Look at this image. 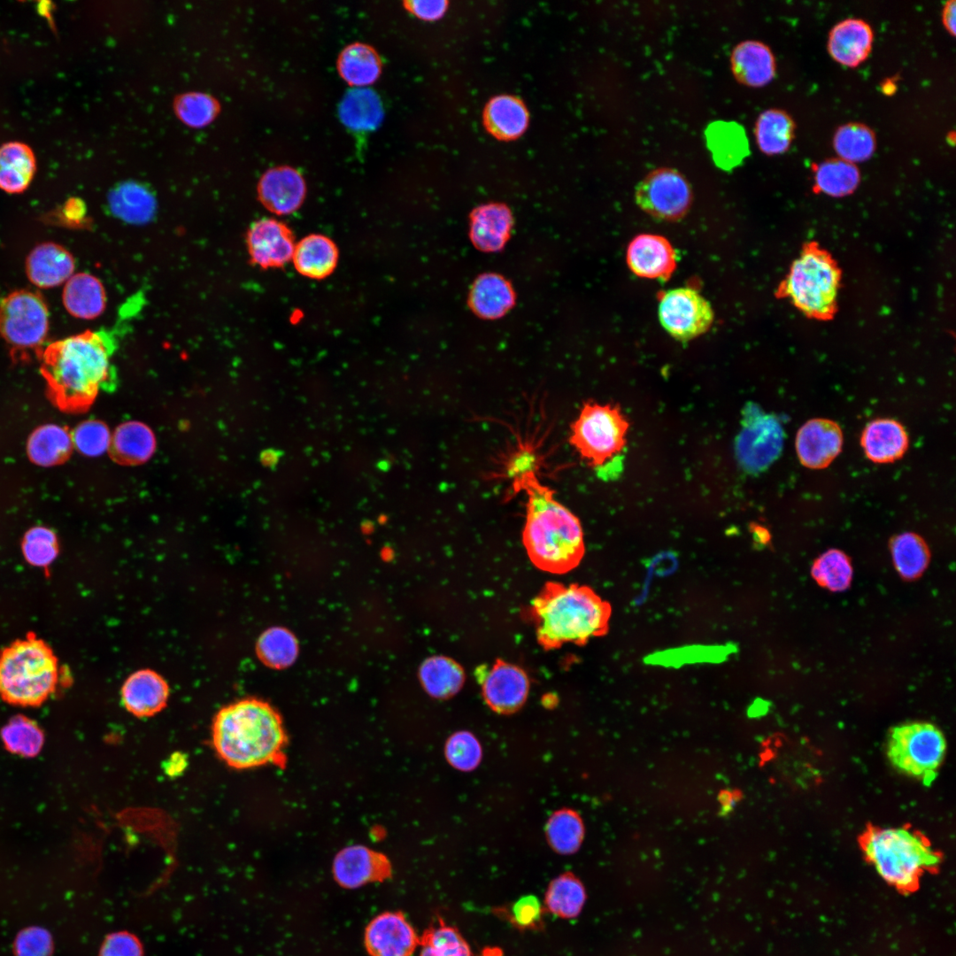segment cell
<instances>
[{
	"label": "cell",
	"instance_id": "cell-1",
	"mask_svg": "<svg viewBox=\"0 0 956 956\" xmlns=\"http://www.w3.org/2000/svg\"><path fill=\"white\" fill-rule=\"evenodd\" d=\"M512 477L513 490L527 495L522 542L531 562L551 574H562L576 567L584 554L577 516L557 500L551 488L540 482L535 468Z\"/></svg>",
	"mask_w": 956,
	"mask_h": 956
},
{
	"label": "cell",
	"instance_id": "cell-2",
	"mask_svg": "<svg viewBox=\"0 0 956 956\" xmlns=\"http://www.w3.org/2000/svg\"><path fill=\"white\" fill-rule=\"evenodd\" d=\"M113 340L106 332L85 331L48 345L41 372L51 401L62 411L85 410L113 375Z\"/></svg>",
	"mask_w": 956,
	"mask_h": 956
},
{
	"label": "cell",
	"instance_id": "cell-3",
	"mask_svg": "<svg viewBox=\"0 0 956 956\" xmlns=\"http://www.w3.org/2000/svg\"><path fill=\"white\" fill-rule=\"evenodd\" d=\"M215 752L228 767L248 769L275 760L286 743L279 713L256 698L222 707L212 727Z\"/></svg>",
	"mask_w": 956,
	"mask_h": 956
},
{
	"label": "cell",
	"instance_id": "cell-4",
	"mask_svg": "<svg viewBox=\"0 0 956 956\" xmlns=\"http://www.w3.org/2000/svg\"><path fill=\"white\" fill-rule=\"evenodd\" d=\"M610 606L590 587L547 582L532 600L538 644L546 651L570 642L578 645L607 630Z\"/></svg>",
	"mask_w": 956,
	"mask_h": 956
},
{
	"label": "cell",
	"instance_id": "cell-5",
	"mask_svg": "<svg viewBox=\"0 0 956 956\" xmlns=\"http://www.w3.org/2000/svg\"><path fill=\"white\" fill-rule=\"evenodd\" d=\"M859 842L880 877L905 892L914 891L923 874L941 862L928 839L907 829L870 827Z\"/></svg>",
	"mask_w": 956,
	"mask_h": 956
},
{
	"label": "cell",
	"instance_id": "cell-6",
	"mask_svg": "<svg viewBox=\"0 0 956 956\" xmlns=\"http://www.w3.org/2000/svg\"><path fill=\"white\" fill-rule=\"evenodd\" d=\"M57 660L41 640L28 638L7 648L0 657V695L11 703L35 705L54 690Z\"/></svg>",
	"mask_w": 956,
	"mask_h": 956
},
{
	"label": "cell",
	"instance_id": "cell-7",
	"mask_svg": "<svg viewBox=\"0 0 956 956\" xmlns=\"http://www.w3.org/2000/svg\"><path fill=\"white\" fill-rule=\"evenodd\" d=\"M887 756L900 772L929 786L937 775L946 751L944 734L929 722H911L892 728Z\"/></svg>",
	"mask_w": 956,
	"mask_h": 956
},
{
	"label": "cell",
	"instance_id": "cell-8",
	"mask_svg": "<svg viewBox=\"0 0 956 956\" xmlns=\"http://www.w3.org/2000/svg\"><path fill=\"white\" fill-rule=\"evenodd\" d=\"M838 281V270L830 257L817 248H808L793 263L785 291L801 311L827 318L835 309Z\"/></svg>",
	"mask_w": 956,
	"mask_h": 956
},
{
	"label": "cell",
	"instance_id": "cell-9",
	"mask_svg": "<svg viewBox=\"0 0 956 956\" xmlns=\"http://www.w3.org/2000/svg\"><path fill=\"white\" fill-rule=\"evenodd\" d=\"M628 428L618 406L587 402L571 425L569 443L589 466L599 467L625 446Z\"/></svg>",
	"mask_w": 956,
	"mask_h": 956
},
{
	"label": "cell",
	"instance_id": "cell-10",
	"mask_svg": "<svg viewBox=\"0 0 956 956\" xmlns=\"http://www.w3.org/2000/svg\"><path fill=\"white\" fill-rule=\"evenodd\" d=\"M49 329V312L35 292L17 290L0 302V335L14 349L39 347Z\"/></svg>",
	"mask_w": 956,
	"mask_h": 956
},
{
	"label": "cell",
	"instance_id": "cell-11",
	"mask_svg": "<svg viewBox=\"0 0 956 956\" xmlns=\"http://www.w3.org/2000/svg\"><path fill=\"white\" fill-rule=\"evenodd\" d=\"M635 198L637 205L654 218L675 220L688 211L692 191L679 171L660 167L650 172L638 183Z\"/></svg>",
	"mask_w": 956,
	"mask_h": 956
},
{
	"label": "cell",
	"instance_id": "cell-12",
	"mask_svg": "<svg viewBox=\"0 0 956 956\" xmlns=\"http://www.w3.org/2000/svg\"><path fill=\"white\" fill-rule=\"evenodd\" d=\"M783 438V429L776 417L763 412L755 405H747L736 440L740 463L750 472L764 470L778 458Z\"/></svg>",
	"mask_w": 956,
	"mask_h": 956
},
{
	"label": "cell",
	"instance_id": "cell-13",
	"mask_svg": "<svg viewBox=\"0 0 956 956\" xmlns=\"http://www.w3.org/2000/svg\"><path fill=\"white\" fill-rule=\"evenodd\" d=\"M663 328L678 340H690L711 326L713 312L709 303L696 290L677 288L666 292L659 305Z\"/></svg>",
	"mask_w": 956,
	"mask_h": 956
},
{
	"label": "cell",
	"instance_id": "cell-14",
	"mask_svg": "<svg viewBox=\"0 0 956 956\" xmlns=\"http://www.w3.org/2000/svg\"><path fill=\"white\" fill-rule=\"evenodd\" d=\"M482 697L487 705L498 713H512L525 703L529 681L525 671L518 666L497 659L487 671L477 672Z\"/></svg>",
	"mask_w": 956,
	"mask_h": 956
},
{
	"label": "cell",
	"instance_id": "cell-15",
	"mask_svg": "<svg viewBox=\"0 0 956 956\" xmlns=\"http://www.w3.org/2000/svg\"><path fill=\"white\" fill-rule=\"evenodd\" d=\"M364 944L370 956H412L420 937L400 912H385L366 926Z\"/></svg>",
	"mask_w": 956,
	"mask_h": 956
},
{
	"label": "cell",
	"instance_id": "cell-16",
	"mask_svg": "<svg viewBox=\"0 0 956 956\" xmlns=\"http://www.w3.org/2000/svg\"><path fill=\"white\" fill-rule=\"evenodd\" d=\"M391 873L388 859L363 845H351L341 850L333 861V875L346 889H357L387 879Z\"/></svg>",
	"mask_w": 956,
	"mask_h": 956
},
{
	"label": "cell",
	"instance_id": "cell-17",
	"mask_svg": "<svg viewBox=\"0 0 956 956\" xmlns=\"http://www.w3.org/2000/svg\"><path fill=\"white\" fill-rule=\"evenodd\" d=\"M295 245L290 230L274 219H261L248 230L247 246L251 261L263 268L287 264L292 258Z\"/></svg>",
	"mask_w": 956,
	"mask_h": 956
},
{
	"label": "cell",
	"instance_id": "cell-18",
	"mask_svg": "<svg viewBox=\"0 0 956 956\" xmlns=\"http://www.w3.org/2000/svg\"><path fill=\"white\" fill-rule=\"evenodd\" d=\"M843 443L840 427L833 420L813 419L806 422L796 436L799 461L813 469L824 468L839 454Z\"/></svg>",
	"mask_w": 956,
	"mask_h": 956
},
{
	"label": "cell",
	"instance_id": "cell-19",
	"mask_svg": "<svg viewBox=\"0 0 956 956\" xmlns=\"http://www.w3.org/2000/svg\"><path fill=\"white\" fill-rule=\"evenodd\" d=\"M258 194L262 204L276 214H289L302 204L305 184L302 175L289 166L269 169L260 178Z\"/></svg>",
	"mask_w": 956,
	"mask_h": 956
},
{
	"label": "cell",
	"instance_id": "cell-20",
	"mask_svg": "<svg viewBox=\"0 0 956 956\" xmlns=\"http://www.w3.org/2000/svg\"><path fill=\"white\" fill-rule=\"evenodd\" d=\"M627 261L638 276L667 280L675 268V254L669 242L659 235L644 234L629 243Z\"/></svg>",
	"mask_w": 956,
	"mask_h": 956
},
{
	"label": "cell",
	"instance_id": "cell-21",
	"mask_svg": "<svg viewBox=\"0 0 956 956\" xmlns=\"http://www.w3.org/2000/svg\"><path fill=\"white\" fill-rule=\"evenodd\" d=\"M169 687L155 671L143 669L133 673L121 688V699L126 709L137 717H150L166 705Z\"/></svg>",
	"mask_w": 956,
	"mask_h": 956
},
{
	"label": "cell",
	"instance_id": "cell-22",
	"mask_svg": "<svg viewBox=\"0 0 956 956\" xmlns=\"http://www.w3.org/2000/svg\"><path fill=\"white\" fill-rule=\"evenodd\" d=\"M873 39V30L865 20L846 19L830 30L828 50L837 63L855 67L868 57Z\"/></svg>",
	"mask_w": 956,
	"mask_h": 956
},
{
	"label": "cell",
	"instance_id": "cell-23",
	"mask_svg": "<svg viewBox=\"0 0 956 956\" xmlns=\"http://www.w3.org/2000/svg\"><path fill=\"white\" fill-rule=\"evenodd\" d=\"M730 67L741 84L759 88L769 83L775 74V59L770 48L759 42L747 40L733 49Z\"/></svg>",
	"mask_w": 956,
	"mask_h": 956
},
{
	"label": "cell",
	"instance_id": "cell-24",
	"mask_svg": "<svg viewBox=\"0 0 956 956\" xmlns=\"http://www.w3.org/2000/svg\"><path fill=\"white\" fill-rule=\"evenodd\" d=\"M26 268L29 280L35 285L51 288L68 281L74 270V260L62 246L44 243L30 252Z\"/></svg>",
	"mask_w": 956,
	"mask_h": 956
},
{
	"label": "cell",
	"instance_id": "cell-25",
	"mask_svg": "<svg viewBox=\"0 0 956 956\" xmlns=\"http://www.w3.org/2000/svg\"><path fill=\"white\" fill-rule=\"evenodd\" d=\"M705 134L715 165L723 170H732L750 154L745 130L735 121H713Z\"/></svg>",
	"mask_w": 956,
	"mask_h": 956
},
{
	"label": "cell",
	"instance_id": "cell-26",
	"mask_svg": "<svg viewBox=\"0 0 956 956\" xmlns=\"http://www.w3.org/2000/svg\"><path fill=\"white\" fill-rule=\"evenodd\" d=\"M861 445L870 460L890 463L905 454L908 446V436L904 427L897 420L877 419L865 428Z\"/></svg>",
	"mask_w": 956,
	"mask_h": 956
},
{
	"label": "cell",
	"instance_id": "cell-27",
	"mask_svg": "<svg viewBox=\"0 0 956 956\" xmlns=\"http://www.w3.org/2000/svg\"><path fill=\"white\" fill-rule=\"evenodd\" d=\"M63 303L73 316L80 319H95L105 309L106 296L103 284L95 276L80 273L72 275L66 282Z\"/></svg>",
	"mask_w": 956,
	"mask_h": 956
},
{
	"label": "cell",
	"instance_id": "cell-28",
	"mask_svg": "<svg viewBox=\"0 0 956 956\" xmlns=\"http://www.w3.org/2000/svg\"><path fill=\"white\" fill-rule=\"evenodd\" d=\"M338 251L334 242L322 235H310L295 245L291 260L304 276L321 279L336 266Z\"/></svg>",
	"mask_w": 956,
	"mask_h": 956
},
{
	"label": "cell",
	"instance_id": "cell-29",
	"mask_svg": "<svg viewBox=\"0 0 956 956\" xmlns=\"http://www.w3.org/2000/svg\"><path fill=\"white\" fill-rule=\"evenodd\" d=\"M483 120L491 135L498 139L512 140L525 131L528 123V112L520 99L513 96L501 95L487 104Z\"/></svg>",
	"mask_w": 956,
	"mask_h": 956
},
{
	"label": "cell",
	"instance_id": "cell-30",
	"mask_svg": "<svg viewBox=\"0 0 956 956\" xmlns=\"http://www.w3.org/2000/svg\"><path fill=\"white\" fill-rule=\"evenodd\" d=\"M35 169V154L28 145L10 142L0 147V189L12 194L23 192Z\"/></svg>",
	"mask_w": 956,
	"mask_h": 956
},
{
	"label": "cell",
	"instance_id": "cell-31",
	"mask_svg": "<svg viewBox=\"0 0 956 956\" xmlns=\"http://www.w3.org/2000/svg\"><path fill=\"white\" fill-rule=\"evenodd\" d=\"M108 203L116 217L132 224L148 222L156 211V200L151 192L134 181L115 187L109 194Z\"/></svg>",
	"mask_w": 956,
	"mask_h": 956
},
{
	"label": "cell",
	"instance_id": "cell-32",
	"mask_svg": "<svg viewBox=\"0 0 956 956\" xmlns=\"http://www.w3.org/2000/svg\"><path fill=\"white\" fill-rule=\"evenodd\" d=\"M382 102L372 89L356 88L343 96L339 107L342 122L354 131H370L382 120Z\"/></svg>",
	"mask_w": 956,
	"mask_h": 956
},
{
	"label": "cell",
	"instance_id": "cell-33",
	"mask_svg": "<svg viewBox=\"0 0 956 956\" xmlns=\"http://www.w3.org/2000/svg\"><path fill=\"white\" fill-rule=\"evenodd\" d=\"M156 439L151 429L139 421L120 425L112 436L111 449L114 457L124 463L138 464L154 453Z\"/></svg>",
	"mask_w": 956,
	"mask_h": 956
},
{
	"label": "cell",
	"instance_id": "cell-34",
	"mask_svg": "<svg viewBox=\"0 0 956 956\" xmlns=\"http://www.w3.org/2000/svg\"><path fill=\"white\" fill-rule=\"evenodd\" d=\"M419 676L425 690L430 696L442 699L458 693L465 682L462 667L444 656H433L424 660Z\"/></svg>",
	"mask_w": 956,
	"mask_h": 956
},
{
	"label": "cell",
	"instance_id": "cell-35",
	"mask_svg": "<svg viewBox=\"0 0 956 956\" xmlns=\"http://www.w3.org/2000/svg\"><path fill=\"white\" fill-rule=\"evenodd\" d=\"M510 227L511 215L507 208L500 204L483 205L473 215L472 239L483 251H496L508 238Z\"/></svg>",
	"mask_w": 956,
	"mask_h": 956
},
{
	"label": "cell",
	"instance_id": "cell-36",
	"mask_svg": "<svg viewBox=\"0 0 956 956\" xmlns=\"http://www.w3.org/2000/svg\"><path fill=\"white\" fill-rule=\"evenodd\" d=\"M72 434L65 428L48 424L39 427L27 442V454L35 464L54 466L65 461L73 448Z\"/></svg>",
	"mask_w": 956,
	"mask_h": 956
},
{
	"label": "cell",
	"instance_id": "cell-37",
	"mask_svg": "<svg viewBox=\"0 0 956 956\" xmlns=\"http://www.w3.org/2000/svg\"><path fill=\"white\" fill-rule=\"evenodd\" d=\"M795 124L791 117L780 109H767L758 117L754 135L759 149L766 155L785 152L794 137Z\"/></svg>",
	"mask_w": 956,
	"mask_h": 956
},
{
	"label": "cell",
	"instance_id": "cell-38",
	"mask_svg": "<svg viewBox=\"0 0 956 956\" xmlns=\"http://www.w3.org/2000/svg\"><path fill=\"white\" fill-rule=\"evenodd\" d=\"M338 71L350 85L358 88L374 83L381 73V60L375 50L363 43L346 47L338 58Z\"/></svg>",
	"mask_w": 956,
	"mask_h": 956
},
{
	"label": "cell",
	"instance_id": "cell-39",
	"mask_svg": "<svg viewBox=\"0 0 956 956\" xmlns=\"http://www.w3.org/2000/svg\"><path fill=\"white\" fill-rule=\"evenodd\" d=\"M894 567L907 581L919 578L927 568L930 553L924 540L911 532L900 534L890 541Z\"/></svg>",
	"mask_w": 956,
	"mask_h": 956
},
{
	"label": "cell",
	"instance_id": "cell-40",
	"mask_svg": "<svg viewBox=\"0 0 956 956\" xmlns=\"http://www.w3.org/2000/svg\"><path fill=\"white\" fill-rule=\"evenodd\" d=\"M474 311L485 318H496L506 312L513 302L509 283L495 274L482 276L474 283L471 294Z\"/></svg>",
	"mask_w": 956,
	"mask_h": 956
},
{
	"label": "cell",
	"instance_id": "cell-41",
	"mask_svg": "<svg viewBox=\"0 0 956 956\" xmlns=\"http://www.w3.org/2000/svg\"><path fill=\"white\" fill-rule=\"evenodd\" d=\"M586 900L585 889L581 881L571 873H565L549 884L544 902L553 914L570 919L582 911Z\"/></svg>",
	"mask_w": 956,
	"mask_h": 956
},
{
	"label": "cell",
	"instance_id": "cell-42",
	"mask_svg": "<svg viewBox=\"0 0 956 956\" xmlns=\"http://www.w3.org/2000/svg\"><path fill=\"white\" fill-rule=\"evenodd\" d=\"M836 152L850 163L863 162L872 157L876 140L873 130L862 124L851 122L839 127L833 138Z\"/></svg>",
	"mask_w": 956,
	"mask_h": 956
},
{
	"label": "cell",
	"instance_id": "cell-43",
	"mask_svg": "<svg viewBox=\"0 0 956 956\" xmlns=\"http://www.w3.org/2000/svg\"><path fill=\"white\" fill-rule=\"evenodd\" d=\"M259 659L266 666L281 669L290 666L297 659L298 644L288 629L274 627L266 630L256 646Z\"/></svg>",
	"mask_w": 956,
	"mask_h": 956
},
{
	"label": "cell",
	"instance_id": "cell-44",
	"mask_svg": "<svg viewBox=\"0 0 956 956\" xmlns=\"http://www.w3.org/2000/svg\"><path fill=\"white\" fill-rule=\"evenodd\" d=\"M545 830L549 844L561 854L575 852L584 836V827L579 814L566 808L555 812L550 817Z\"/></svg>",
	"mask_w": 956,
	"mask_h": 956
},
{
	"label": "cell",
	"instance_id": "cell-45",
	"mask_svg": "<svg viewBox=\"0 0 956 956\" xmlns=\"http://www.w3.org/2000/svg\"><path fill=\"white\" fill-rule=\"evenodd\" d=\"M857 166L841 158L821 162L815 170L817 188L832 197H843L855 190L860 182Z\"/></svg>",
	"mask_w": 956,
	"mask_h": 956
},
{
	"label": "cell",
	"instance_id": "cell-46",
	"mask_svg": "<svg viewBox=\"0 0 956 956\" xmlns=\"http://www.w3.org/2000/svg\"><path fill=\"white\" fill-rule=\"evenodd\" d=\"M173 112L180 121L192 128L211 124L220 112L217 98L204 92H186L175 96Z\"/></svg>",
	"mask_w": 956,
	"mask_h": 956
},
{
	"label": "cell",
	"instance_id": "cell-47",
	"mask_svg": "<svg viewBox=\"0 0 956 956\" xmlns=\"http://www.w3.org/2000/svg\"><path fill=\"white\" fill-rule=\"evenodd\" d=\"M812 575L820 586L832 591H840L849 587L852 568L849 558L844 552L830 550L814 561Z\"/></svg>",
	"mask_w": 956,
	"mask_h": 956
},
{
	"label": "cell",
	"instance_id": "cell-48",
	"mask_svg": "<svg viewBox=\"0 0 956 956\" xmlns=\"http://www.w3.org/2000/svg\"><path fill=\"white\" fill-rule=\"evenodd\" d=\"M2 738L9 751L28 757L36 755L43 742L37 725L22 716L13 718L3 729Z\"/></svg>",
	"mask_w": 956,
	"mask_h": 956
},
{
	"label": "cell",
	"instance_id": "cell-49",
	"mask_svg": "<svg viewBox=\"0 0 956 956\" xmlns=\"http://www.w3.org/2000/svg\"><path fill=\"white\" fill-rule=\"evenodd\" d=\"M72 439L77 450L89 457L104 454L111 449L112 444L108 427L96 420H89L78 425L72 434Z\"/></svg>",
	"mask_w": 956,
	"mask_h": 956
},
{
	"label": "cell",
	"instance_id": "cell-50",
	"mask_svg": "<svg viewBox=\"0 0 956 956\" xmlns=\"http://www.w3.org/2000/svg\"><path fill=\"white\" fill-rule=\"evenodd\" d=\"M447 760L461 771L474 769L482 759V748L476 737L467 731L453 734L445 745Z\"/></svg>",
	"mask_w": 956,
	"mask_h": 956
},
{
	"label": "cell",
	"instance_id": "cell-51",
	"mask_svg": "<svg viewBox=\"0 0 956 956\" xmlns=\"http://www.w3.org/2000/svg\"><path fill=\"white\" fill-rule=\"evenodd\" d=\"M420 943L427 944L443 956H472L470 948L459 932L441 919L424 931Z\"/></svg>",
	"mask_w": 956,
	"mask_h": 956
},
{
	"label": "cell",
	"instance_id": "cell-52",
	"mask_svg": "<svg viewBox=\"0 0 956 956\" xmlns=\"http://www.w3.org/2000/svg\"><path fill=\"white\" fill-rule=\"evenodd\" d=\"M26 559L36 567H46L58 554L57 537L53 531L35 527L27 532L22 543Z\"/></svg>",
	"mask_w": 956,
	"mask_h": 956
},
{
	"label": "cell",
	"instance_id": "cell-53",
	"mask_svg": "<svg viewBox=\"0 0 956 956\" xmlns=\"http://www.w3.org/2000/svg\"><path fill=\"white\" fill-rule=\"evenodd\" d=\"M52 950L50 935L41 928L23 929L14 942L16 956H50Z\"/></svg>",
	"mask_w": 956,
	"mask_h": 956
},
{
	"label": "cell",
	"instance_id": "cell-54",
	"mask_svg": "<svg viewBox=\"0 0 956 956\" xmlns=\"http://www.w3.org/2000/svg\"><path fill=\"white\" fill-rule=\"evenodd\" d=\"M100 956H143V951L136 937L126 932H120L105 939L101 947Z\"/></svg>",
	"mask_w": 956,
	"mask_h": 956
},
{
	"label": "cell",
	"instance_id": "cell-55",
	"mask_svg": "<svg viewBox=\"0 0 956 956\" xmlns=\"http://www.w3.org/2000/svg\"><path fill=\"white\" fill-rule=\"evenodd\" d=\"M542 907L539 900L532 895L519 898L513 906V915L517 924L530 928L540 920Z\"/></svg>",
	"mask_w": 956,
	"mask_h": 956
},
{
	"label": "cell",
	"instance_id": "cell-56",
	"mask_svg": "<svg viewBox=\"0 0 956 956\" xmlns=\"http://www.w3.org/2000/svg\"><path fill=\"white\" fill-rule=\"evenodd\" d=\"M405 5L415 16L422 19L433 20L444 13L447 3L444 1H412L407 2Z\"/></svg>",
	"mask_w": 956,
	"mask_h": 956
},
{
	"label": "cell",
	"instance_id": "cell-57",
	"mask_svg": "<svg viewBox=\"0 0 956 956\" xmlns=\"http://www.w3.org/2000/svg\"><path fill=\"white\" fill-rule=\"evenodd\" d=\"M955 1L952 0L945 4L942 12L943 23L949 33L955 35Z\"/></svg>",
	"mask_w": 956,
	"mask_h": 956
},
{
	"label": "cell",
	"instance_id": "cell-58",
	"mask_svg": "<svg viewBox=\"0 0 956 956\" xmlns=\"http://www.w3.org/2000/svg\"><path fill=\"white\" fill-rule=\"evenodd\" d=\"M281 455H282V451H278V450L269 449V450L265 451L261 454V460L265 465L273 467L278 463V461H279L280 458L281 457Z\"/></svg>",
	"mask_w": 956,
	"mask_h": 956
},
{
	"label": "cell",
	"instance_id": "cell-59",
	"mask_svg": "<svg viewBox=\"0 0 956 956\" xmlns=\"http://www.w3.org/2000/svg\"><path fill=\"white\" fill-rule=\"evenodd\" d=\"M736 799V796L734 794H732V793H729V792H723L721 795V802L722 806L724 808H728L729 806H732L735 804Z\"/></svg>",
	"mask_w": 956,
	"mask_h": 956
},
{
	"label": "cell",
	"instance_id": "cell-60",
	"mask_svg": "<svg viewBox=\"0 0 956 956\" xmlns=\"http://www.w3.org/2000/svg\"><path fill=\"white\" fill-rule=\"evenodd\" d=\"M421 946L420 956H443L427 944L420 943Z\"/></svg>",
	"mask_w": 956,
	"mask_h": 956
},
{
	"label": "cell",
	"instance_id": "cell-61",
	"mask_svg": "<svg viewBox=\"0 0 956 956\" xmlns=\"http://www.w3.org/2000/svg\"><path fill=\"white\" fill-rule=\"evenodd\" d=\"M481 956H502V951L496 947L485 948Z\"/></svg>",
	"mask_w": 956,
	"mask_h": 956
}]
</instances>
